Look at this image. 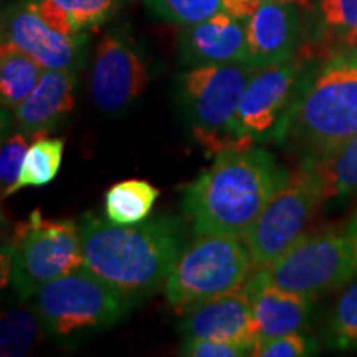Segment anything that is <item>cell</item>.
I'll list each match as a JSON object with an SVG mask.
<instances>
[{
  "mask_svg": "<svg viewBox=\"0 0 357 357\" xmlns=\"http://www.w3.org/2000/svg\"><path fill=\"white\" fill-rule=\"evenodd\" d=\"M58 32L86 33L116 15L123 0H26Z\"/></svg>",
  "mask_w": 357,
  "mask_h": 357,
  "instance_id": "19",
  "label": "cell"
},
{
  "mask_svg": "<svg viewBox=\"0 0 357 357\" xmlns=\"http://www.w3.org/2000/svg\"><path fill=\"white\" fill-rule=\"evenodd\" d=\"M222 6L230 15L247 20L258 7V0H222Z\"/></svg>",
  "mask_w": 357,
  "mask_h": 357,
  "instance_id": "30",
  "label": "cell"
},
{
  "mask_svg": "<svg viewBox=\"0 0 357 357\" xmlns=\"http://www.w3.org/2000/svg\"><path fill=\"white\" fill-rule=\"evenodd\" d=\"M2 42L32 56L43 70L77 71L84 61L88 35L58 32L26 0L8 3L2 10Z\"/></svg>",
  "mask_w": 357,
  "mask_h": 357,
  "instance_id": "12",
  "label": "cell"
},
{
  "mask_svg": "<svg viewBox=\"0 0 357 357\" xmlns=\"http://www.w3.org/2000/svg\"><path fill=\"white\" fill-rule=\"evenodd\" d=\"M181 333L185 339L204 337L235 342L250 349V356L260 341L252 301L243 287L185 311Z\"/></svg>",
  "mask_w": 357,
  "mask_h": 357,
  "instance_id": "14",
  "label": "cell"
},
{
  "mask_svg": "<svg viewBox=\"0 0 357 357\" xmlns=\"http://www.w3.org/2000/svg\"><path fill=\"white\" fill-rule=\"evenodd\" d=\"M43 68L10 43L0 48V100L3 109H15L37 86Z\"/></svg>",
  "mask_w": 357,
  "mask_h": 357,
  "instance_id": "20",
  "label": "cell"
},
{
  "mask_svg": "<svg viewBox=\"0 0 357 357\" xmlns=\"http://www.w3.org/2000/svg\"><path fill=\"white\" fill-rule=\"evenodd\" d=\"M65 141L58 137L40 136L26 151L19 181L10 192L15 194L24 187H43L56 177L63 160Z\"/></svg>",
  "mask_w": 357,
  "mask_h": 357,
  "instance_id": "23",
  "label": "cell"
},
{
  "mask_svg": "<svg viewBox=\"0 0 357 357\" xmlns=\"http://www.w3.org/2000/svg\"><path fill=\"white\" fill-rule=\"evenodd\" d=\"M43 321L37 307H15L2 312L0 319V354L3 357L25 356L42 337Z\"/></svg>",
  "mask_w": 357,
  "mask_h": 357,
  "instance_id": "24",
  "label": "cell"
},
{
  "mask_svg": "<svg viewBox=\"0 0 357 357\" xmlns=\"http://www.w3.org/2000/svg\"><path fill=\"white\" fill-rule=\"evenodd\" d=\"M261 2H296V3H300L305 10L311 7V0H258V3H261Z\"/></svg>",
  "mask_w": 357,
  "mask_h": 357,
  "instance_id": "31",
  "label": "cell"
},
{
  "mask_svg": "<svg viewBox=\"0 0 357 357\" xmlns=\"http://www.w3.org/2000/svg\"><path fill=\"white\" fill-rule=\"evenodd\" d=\"M255 271L245 238L229 234L195 236L177 258L164 284L174 310L184 314L190 307L247 283Z\"/></svg>",
  "mask_w": 357,
  "mask_h": 357,
  "instance_id": "5",
  "label": "cell"
},
{
  "mask_svg": "<svg viewBox=\"0 0 357 357\" xmlns=\"http://www.w3.org/2000/svg\"><path fill=\"white\" fill-rule=\"evenodd\" d=\"M357 134V50L314 60L273 142L301 166L323 160Z\"/></svg>",
  "mask_w": 357,
  "mask_h": 357,
  "instance_id": "3",
  "label": "cell"
},
{
  "mask_svg": "<svg viewBox=\"0 0 357 357\" xmlns=\"http://www.w3.org/2000/svg\"><path fill=\"white\" fill-rule=\"evenodd\" d=\"M324 204L326 190L314 169L300 166L289 174L243 235L255 270L271 266L300 242Z\"/></svg>",
  "mask_w": 357,
  "mask_h": 357,
  "instance_id": "9",
  "label": "cell"
},
{
  "mask_svg": "<svg viewBox=\"0 0 357 357\" xmlns=\"http://www.w3.org/2000/svg\"><path fill=\"white\" fill-rule=\"evenodd\" d=\"M29 147V136L22 131L3 141L0 151V184H2L3 199L10 197L13 185L19 181Z\"/></svg>",
  "mask_w": 357,
  "mask_h": 357,
  "instance_id": "28",
  "label": "cell"
},
{
  "mask_svg": "<svg viewBox=\"0 0 357 357\" xmlns=\"http://www.w3.org/2000/svg\"><path fill=\"white\" fill-rule=\"evenodd\" d=\"M144 3L155 19L182 26L199 24L223 10L222 0H144Z\"/></svg>",
  "mask_w": 357,
  "mask_h": 357,
  "instance_id": "26",
  "label": "cell"
},
{
  "mask_svg": "<svg viewBox=\"0 0 357 357\" xmlns=\"http://www.w3.org/2000/svg\"><path fill=\"white\" fill-rule=\"evenodd\" d=\"M45 331L68 339L111 328L126 318L134 301L84 265L48 281L33 294Z\"/></svg>",
  "mask_w": 357,
  "mask_h": 357,
  "instance_id": "6",
  "label": "cell"
},
{
  "mask_svg": "<svg viewBox=\"0 0 357 357\" xmlns=\"http://www.w3.org/2000/svg\"><path fill=\"white\" fill-rule=\"evenodd\" d=\"M318 342L303 333L260 339L252 349L255 357H306L318 352Z\"/></svg>",
  "mask_w": 357,
  "mask_h": 357,
  "instance_id": "27",
  "label": "cell"
},
{
  "mask_svg": "<svg viewBox=\"0 0 357 357\" xmlns=\"http://www.w3.org/2000/svg\"><path fill=\"white\" fill-rule=\"evenodd\" d=\"M312 61V58L300 52L283 63L253 70L236 113L240 137L252 144L257 141H273Z\"/></svg>",
  "mask_w": 357,
  "mask_h": 357,
  "instance_id": "10",
  "label": "cell"
},
{
  "mask_svg": "<svg viewBox=\"0 0 357 357\" xmlns=\"http://www.w3.org/2000/svg\"><path fill=\"white\" fill-rule=\"evenodd\" d=\"M296 2H261L247 19V63L253 68L291 60L305 43V19Z\"/></svg>",
  "mask_w": 357,
  "mask_h": 357,
  "instance_id": "13",
  "label": "cell"
},
{
  "mask_svg": "<svg viewBox=\"0 0 357 357\" xmlns=\"http://www.w3.org/2000/svg\"><path fill=\"white\" fill-rule=\"evenodd\" d=\"M255 271L268 283L312 300L342 288L357 275V212L341 227L306 234L278 261Z\"/></svg>",
  "mask_w": 357,
  "mask_h": 357,
  "instance_id": "7",
  "label": "cell"
},
{
  "mask_svg": "<svg viewBox=\"0 0 357 357\" xmlns=\"http://www.w3.org/2000/svg\"><path fill=\"white\" fill-rule=\"evenodd\" d=\"M77 71L43 70L33 91L13 109L17 126L29 137L48 136L77 105Z\"/></svg>",
  "mask_w": 357,
  "mask_h": 357,
  "instance_id": "16",
  "label": "cell"
},
{
  "mask_svg": "<svg viewBox=\"0 0 357 357\" xmlns=\"http://www.w3.org/2000/svg\"><path fill=\"white\" fill-rule=\"evenodd\" d=\"M159 189L141 178H128L111 185L105 195V215L108 220L128 225L146 220L153 212Z\"/></svg>",
  "mask_w": 357,
  "mask_h": 357,
  "instance_id": "21",
  "label": "cell"
},
{
  "mask_svg": "<svg viewBox=\"0 0 357 357\" xmlns=\"http://www.w3.org/2000/svg\"><path fill=\"white\" fill-rule=\"evenodd\" d=\"M78 229L83 265L134 303L166 284L185 248L184 223L169 215L119 225L86 213Z\"/></svg>",
  "mask_w": 357,
  "mask_h": 357,
  "instance_id": "1",
  "label": "cell"
},
{
  "mask_svg": "<svg viewBox=\"0 0 357 357\" xmlns=\"http://www.w3.org/2000/svg\"><path fill=\"white\" fill-rule=\"evenodd\" d=\"M7 281L22 300L33 298L48 281L83 265L82 236L73 220H48L40 211L17 223L12 238L2 250ZM3 275V278H6Z\"/></svg>",
  "mask_w": 357,
  "mask_h": 357,
  "instance_id": "8",
  "label": "cell"
},
{
  "mask_svg": "<svg viewBox=\"0 0 357 357\" xmlns=\"http://www.w3.org/2000/svg\"><path fill=\"white\" fill-rule=\"evenodd\" d=\"M181 354L189 357H243L250 356V349L218 339L190 337L182 344Z\"/></svg>",
  "mask_w": 357,
  "mask_h": 357,
  "instance_id": "29",
  "label": "cell"
},
{
  "mask_svg": "<svg viewBox=\"0 0 357 357\" xmlns=\"http://www.w3.org/2000/svg\"><path fill=\"white\" fill-rule=\"evenodd\" d=\"M289 174L261 147H230L187 187L182 208L195 235L243 236Z\"/></svg>",
  "mask_w": 357,
  "mask_h": 357,
  "instance_id": "2",
  "label": "cell"
},
{
  "mask_svg": "<svg viewBox=\"0 0 357 357\" xmlns=\"http://www.w3.org/2000/svg\"><path fill=\"white\" fill-rule=\"evenodd\" d=\"M306 12L301 53L323 60L337 52L357 50V0H311Z\"/></svg>",
  "mask_w": 357,
  "mask_h": 357,
  "instance_id": "18",
  "label": "cell"
},
{
  "mask_svg": "<svg viewBox=\"0 0 357 357\" xmlns=\"http://www.w3.org/2000/svg\"><path fill=\"white\" fill-rule=\"evenodd\" d=\"M248 63L190 66L178 75L177 96L195 139L208 154L230 147L252 146L236 131V113L253 73Z\"/></svg>",
  "mask_w": 357,
  "mask_h": 357,
  "instance_id": "4",
  "label": "cell"
},
{
  "mask_svg": "<svg viewBox=\"0 0 357 357\" xmlns=\"http://www.w3.org/2000/svg\"><path fill=\"white\" fill-rule=\"evenodd\" d=\"M243 288L252 301L260 339L305 331L312 312V298L275 287L257 271H253Z\"/></svg>",
  "mask_w": 357,
  "mask_h": 357,
  "instance_id": "17",
  "label": "cell"
},
{
  "mask_svg": "<svg viewBox=\"0 0 357 357\" xmlns=\"http://www.w3.org/2000/svg\"><path fill=\"white\" fill-rule=\"evenodd\" d=\"M326 344L333 349H357V275L344 284L329 312L324 331Z\"/></svg>",
  "mask_w": 357,
  "mask_h": 357,
  "instance_id": "25",
  "label": "cell"
},
{
  "mask_svg": "<svg viewBox=\"0 0 357 357\" xmlns=\"http://www.w3.org/2000/svg\"><path fill=\"white\" fill-rule=\"evenodd\" d=\"M307 167L314 169L323 181L328 202L357 195V134L336 153Z\"/></svg>",
  "mask_w": 357,
  "mask_h": 357,
  "instance_id": "22",
  "label": "cell"
},
{
  "mask_svg": "<svg viewBox=\"0 0 357 357\" xmlns=\"http://www.w3.org/2000/svg\"><path fill=\"white\" fill-rule=\"evenodd\" d=\"M149 83L139 48L126 32L109 30L100 38L89 70V95L101 113H126Z\"/></svg>",
  "mask_w": 357,
  "mask_h": 357,
  "instance_id": "11",
  "label": "cell"
},
{
  "mask_svg": "<svg viewBox=\"0 0 357 357\" xmlns=\"http://www.w3.org/2000/svg\"><path fill=\"white\" fill-rule=\"evenodd\" d=\"M247 20L225 10L184 26L178 35V56L184 65L247 63Z\"/></svg>",
  "mask_w": 357,
  "mask_h": 357,
  "instance_id": "15",
  "label": "cell"
}]
</instances>
